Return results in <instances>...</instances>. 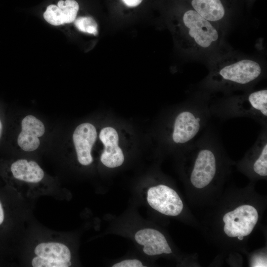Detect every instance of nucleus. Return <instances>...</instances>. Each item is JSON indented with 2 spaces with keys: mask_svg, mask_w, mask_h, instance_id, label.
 Masks as SVG:
<instances>
[{
  "mask_svg": "<svg viewBox=\"0 0 267 267\" xmlns=\"http://www.w3.org/2000/svg\"><path fill=\"white\" fill-rule=\"evenodd\" d=\"M264 73L261 64L255 60L223 59L212 66L202 86L209 91L227 93L235 90L248 89L262 78Z\"/></svg>",
  "mask_w": 267,
  "mask_h": 267,
  "instance_id": "f257e3e1",
  "label": "nucleus"
},
{
  "mask_svg": "<svg viewBox=\"0 0 267 267\" xmlns=\"http://www.w3.org/2000/svg\"><path fill=\"white\" fill-rule=\"evenodd\" d=\"M222 146L218 135L213 130L207 128L196 140L183 149L193 160L189 178L194 187L203 188L215 178Z\"/></svg>",
  "mask_w": 267,
  "mask_h": 267,
  "instance_id": "f03ea898",
  "label": "nucleus"
},
{
  "mask_svg": "<svg viewBox=\"0 0 267 267\" xmlns=\"http://www.w3.org/2000/svg\"><path fill=\"white\" fill-rule=\"evenodd\" d=\"M210 110L222 120L248 118L267 127V89L249 90L241 95L222 97L210 103Z\"/></svg>",
  "mask_w": 267,
  "mask_h": 267,
  "instance_id": "7ed1b4c3",
  "label": "nucleus"
},
{
  "mask_svg": "<svg viewBox=\"0 0 267 267\" xmlns=\"http://www.w3.org/2000/svg\"><path fill=\"white\" fill-rule=\"evenodd\" d=\"M178 22L177 29L182 45L190 52L210 51L222 40L218 25L206 20L194 9L186 10Z\"/></svg>",
  "mask_w": 267,
  "mask_h": 267,
  "instance_id": "20e7f679",
  "label": "nucleus"
},
{
  "mask_svg": "<svg viewBox=\"0 0 267 267\" xmlns=\"http://www.w3.org/2000/svg\"><path fill=\"white\" fill-rule=\"evenodd\" d=\"M147 201L153 209L168 216H178L183 209L182 202L177 193L163 184L150 187L147 191Z\"/></svg>",
  "mask_w": 267,
  "mask_h": 267,
  "instance_id": "39448f33",
  "label": "nucleus"
},
{
  "mask_svg": "<svg viewBox=\"0 0 267 267\" xmlns=\"http://www.w3.org/2000/svg\"><path fill=\"white\" fill-rule=\"evenodd\" d=\"M96 137V130L90 123H82L75 129L73 140L78 160L81 165L88 166L92 162L91 150Z\"/></svg>",
  "mask_w": 267,
  "mask_h": 267,
  "instance_id": "423d86ee",
  "label": "nucleus"
},
{
  "mask_svg": "<svg viewBox=\"0 0 267 267\" xmlns=\"http://www.w3.org/2000/svg\"><path fill=\"white\" fill-rule=\"evenodd\" d=\"M99 136L104 146L100 156L101 163L110 168L121 166L125 157L121 148L118 145L119 136L116 130L111 127L103 128Z\"/></svg>",
  "mask_w": 267,
  "mask_h": 267,
  "instance_id": "0eeeda50",
  "label": "nucleus"
},
{
  "mask_svg": "<svg viewBox=\"0 0 267 267\" xmlns=\"http://www.w3.org/2000/svg\"><path fill=\"white\" fill-rule=\"evenodd\" d=\"M21 132L17 138L19 147L24 151L30 152L37 149L40 144L39 137L45 132L44 124L32 115H28L21 122Z\"/></svg>",
  "mask_w": 267,
  "mask_h": 267,
  "instance_id": "6e6552de",
  "label": "nucleus"
},
{
  "mask_svg": "<svg viewBox=\"0 0 267 267\" xmlns=\"http://www.w3.org/2000/svg\"><path fill=\"white\" fill-rule=\"evenodd\" d=\"M136 242L143 245L144 253L149 256L170 254L172 250L167 241L160 231L152 228H145L138 230L135 234Z\"/></svg>",
  "mask_w": 267,
  "mask_h": 267,
  "instance_id": "1a4fd4ad",
  "label": "nucleus"
},
{
  "mask_svg": "<svg viewBox=\"0 0 267 267\" xmlns=\"http://www.w3.org/2000/svg\"><path fill=\"white\" fill-rule=\"evenodd\" d=\"M247 159L252 161V171L261 177L267 175V127L261 131L253 145L247 154Z\"/></svg>",
  "mask_w": 267,
  "mask_h": 267,
  "instance_id": "9d476101",
  "label": "nucleus"
},
{
  "mask_svg": "<svg viewBox=\"0 0 267 267\" xmlns=\"http://www.w3.org/2000/svg\"><path fill=\"white\" fill-rule=\"evenodd\" d=\"M191 5L202 17L217 25L225 17L226 10L222 0H192Z\"/></svg>",
  "mask_w": 267,
  "mask_h": 267,
  "instance_id": "9b49d317",
  "label": "nucleus"
},
{
  "mask_svg": "<svg viewBox=\"0 0 267 267\" xmlns=\"http://www.w3.org/2000/svg\"><path fill=\"white\" fill-rule=\"evenodd\" d=\"M10 170L16 179L29 183H38L44 177V171L34 161L18 160L12 164Z\"/></svg>",
  "mask_w": 267,
  "mask_h": 267,
  "instance_id": "f8f14e48",
  "label": "nucleus"
},
{
  "mask_svg": "<svg viewBox=\"0 0 267 267\" xmlns=\"http://www.w3.org/2000/svg\"><path fill=\"white\" fill-rule=\"evenodd\" d=\"M35 254L39 257L58 261H70L71 252L65 244L59 242H42L38 244Z\"/></svg>",
  "mask_w": 267,
  "mask_h": 267,
  "instance_id": "ddd939ff",
  "label": "nucleus"
},
{
  "mask_svg": "<svg viewBox=\"0 0 267 267\" xmlns=\"http://www.w3.org/2000/svg\"><path fill=\"white\" fill-rule=\"evenodd\" d=\"M44 19L49 24L58 26L65 23L64 12L63 9L57 5H48L44 13Z\"/></svg>",
  "mask_w": 267,
  "mask_h": 267,
  "instance_id": "4468645a",
  "label": "nucleus"
},
{
  "mask_svg": "<svg viewBox=\"0 0 267 267\" xmlns=\"http://www.w3.org/2000/svg\"><path fill=\"white\" fill-rule=\"evenodd\" d=\"M74 24L81 32L94 36L98 35L97 24L95 20L91 17H79L74 20Z\"/></svg>",
  "mask_w": 267,
  "mask_h": 267,
  "instance_id": "2eb2a0df",
  "label": "nucleus"
},
{
  "mask_svg": "<svg viewBox=\"0 0 267 267\" xmlns=\"http://www.w3.org/2000/svg\"><path fill=\"white\" fill-rule=\"evenodd\" d=\"M57 6L61 7L64 12L65 23H70L75 20L79 9L78 2L75 0H60Z\"/></svg>",
  "mask_w": 267,
  "mask_h": 267,
  "instance_id": "dca6fc26",
  "label": "nucleus"
},
{
  "mask_svg": "<svg viewBox=\"0 0 267 267\" xmlns=\"http://www.w3.org/2000/svg\"><path fill=\"white\" fill-rule=\"evenodd\" d=\"M71 264L70 261H55L38 256L32 260V265L34 267H68Z\"/></svg>",
  "mask_w": 267,
  "mask_h": 267,
  "instance_id": "f3484780",
  "label": "nucleus"
},
{
  "mask_svg": "<svg viewBox=\"0 0 267 267\" xmlns=\"http://www.w3.org/2000/svg\"><path fill=\"white\" fill-rule=\"evenodd\" d=\"M113 267H143L141 261L137 259H129L114 264Z\"/></svg>",
  "mask_w": 267,
  "mask_h": 267,
  "instance_id": "a211bd4d",
  "label": "nucleus"
},
{
  "mask_svg": "<svg viewBox=\"0 0 267 267\" xmlns=\"http://www.w3.org/2000/svg\"><path fill=\"white\" fill-rule=\"evenodd\" d=\"M143 0H122L124 3L130 7H134L140 4Z\"/></svg>",
  "mask_w": 267,
  "mask_h": 267,
  "instance_id": "6ab92c4d",
  "label": "nucleus"
},
{
  "mask_svg": "<svg viewBox=\"0 0 267 267\" xmlns=\"http://www.w3.org/2000/svg\"><path fill=\"white\" fill-rule=\"evenodd\" d=\"M4 214L2 204L0 201V224H1L4 220Z\"/></svg>",
  "mask_w": 267,
  "mask_h": 267,
  "instance_id": "aec40b11",
  "label": "nucleus"
},
{
  "mask_svg": "<svg viewBox=\"0 0 267 267\" xmlns=\"http://www.w3.org/2000/svg\"><path fill=\"white\" fill-rule=\"evenodd\" d=\"M237 237H238V239L239 240H243V238H244V236H241V235L238 236Z\"/></svg>",
  "mask_w": 267,
  "mask_h": 267,
  "instance_id": "412c9836",
  "label": "nucleus"
},
{
  "mask_svg": "<svg viewBox=\"0 0 267 267\" xmlns=\"http://www.w3.org/2000/svg\"><path fill=\"white\" fill-rule=\"evenodd\" d=\"M1 131H2V125H1V123L0 121V135H1Z\"/></svg>",
  "mask_w": 267,
  "mask_h": 267,
  "instance_id": "4be33fe9",
  "label": "nucleus"
}]
</instances>
